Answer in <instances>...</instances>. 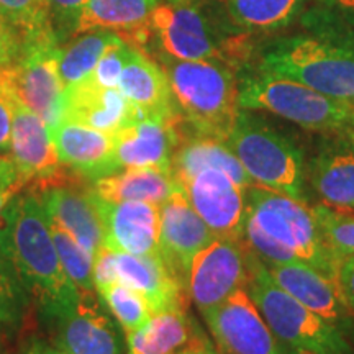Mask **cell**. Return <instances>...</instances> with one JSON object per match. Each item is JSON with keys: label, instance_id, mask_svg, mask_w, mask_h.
<instances>
[{"label": "cell", "instance_id": "1", "mask_svg": "<svg viewBox=\"0 0 354 354\" xmlns=\"http://www.w3.org/2000/svg\"><path fill=\"white\" fill-rule=\"evenodd\" d=\"M259 69L354 102V32L318 25L279 38L261 53Z\"/></svg>", "mask_w": 354, "mask_h": 354}, {"label": "cell", "instance_id": "2", "mask_svg": "<svg viewBox=\"0 0 354 354\" xmlns=\"http://www.w3.org/2000/svg\"><path fill=\"white\" fill-rule=\"evenodd\" d=\"M7 248L15 269L55 318L79 297L64 272L53 240L50 220L35 194L15 197L3 212Z\"/></svg>", "mask_w": 354, "mask_h": 354}, {"label": "cell", "instance_id": "3", "mask_svg": "<svg viewBox=\"0 0 354 354\" xmlns=\"http://www.w3.org/2000/svg\"><path fill=\"white\" fill-rule=\"evenodd\" d=\"M227 145L254 184L310 205L308 158L297 138L256 110L240 109Z\"/></svg>", "mask_w": 354, "mask_h": 354}, {"label": "cell", "instance_id": "4", "mask_svg": "<svg viewBox=\"0 0 354 354\" xmlns=\"http://www.w3.org/2000/svg\"><path fill=\"white\" fill-rule=\"evenodd\" d=\"M185 125L198 135L227 141L240 113V82L223 61H183L158 53Z\"/></svg>", "mask_w": 354, "mask_h": 354}, {"label": "cell", "instance_id": "5", "mask_svg": "<svg viewBox=\"0 0 354 354\" xmlns=\"http://www.w3.org/2000/svg\"><path fill=\"white\" fill-rule=\"evenodd\" d=\"M240 109L268 112L317 133L354 131V102L258 69L240 81Z\"/></svg>", "mask_w": 354, "mask_h": 354}, {"label": "cell", "instance_id": "6", "mask_svg": "<svg viewBox=\"0 0 354 354\" xmlns=\"http://www.w3.org/2000/svg\"><path fill=\"white\" fill-rule=\"evenodd\" d=\"M250 271L248 294L282 344L312 354H354L351 339L281 289L253 250Z\"/></svg>", "mask_w": 354, "mask_h": 354}, {"label": "cell", "instance_id": "7", "mask_svg": "<svg viewBox=\"0 0 354 354\" xmlns=\"http://www.w3.org/2000/svg\"><path fill=\"white\" fill-rule=\"evenodd\" d=\"M248 214L272 240L289 248L300 263L333 279L339 259L323 236L312 205L253 184L246 189Z\"/></svg>", "mask_w": 354, "mask_h": 354}, {"label": "cell", "instance_id": "8", "mask_svg": "<svg viewBox=\"0 0 354 354\" xmlns=\"http://www.w3.org/2000/svg\"><path fill=\"white\" fill-rule=\"evenodd\" d=\"M159 53L183 61H223L238 57L240 46L221 39L209 13L197 0H159L151 15Z\"/></svg>", "mask_w": 354, "mask_h": 354}, {"label": "cell", "instance_id": "9", "mask_svg": "<svg viewBox=\"0 0 354 354\" xmlns=\"http://www.w3.org/2000/svg\"><path fill=\"white\" fill-rule=\"evenodd\" d=\"M10 100V158L19 171L24 190L39 196L48 189L81 183L82 177L61 165L46 122L20 102L12 97Z\"/></svg>", "mask_w": 354, "mask_h": 354}, {"label": "cell", "instance_id": "10", "mask_svg": "<svg viewBox=\"0 0 354 354\" xmlns=\"http://www.w3.org/2000/svg\"><path fill=\"white\" fill-rule=\"evenodd\" d=\"M57 43L25 48L19 59L0 69V88L39 115L48 127L59 122L64 84L59 76Z\"/></svg>", "mask_w": 354, "mask_h": 354}, {"label": "cell", "instance_id": "11", "mask_svg": "<svg viewBox=\"0 0 354 354\" xmlns=\"http://www.w3.org/2000/svg\"><path fill=\"white\" fill-rule=\"evenodd\" d=\"M250 246L243 238H215L192 261L189 297L201 313L215 308L250 281Z\"/></svg>", "mask_w": 354, "mask_h": 354}, {"label": "cell", "instance_id": "12", "mask_svg": "<svg viewBox=\"0 0 354 354\" xmlns=\"http://www.w3.org/2000/svg\"><path fill=\"white\" fill-rule=\"evenodd\" d=\"M202 317L221 353L284 354V344L269 328L246 289L233 292Z\"/></svg>", "mask_w": 354, "mask_h": 354}, {"label": "cell", "instance_id": "13", "mask_svg": "<svg viewBox=\"0 0 354 354\" xmlns=\"http://www.w3.org/2000/svg\"><path fill=\"white\" fill-rule=\"evenodd\" d=\"M184 125L180 113L141 115L131 125L113 135L117 169L153 167L169 171Z\"/></svg>", "mask_w": 354, "mask_h": 354}, {"label": "cell", "instance_id": "14", "mask_svg": "<svg viewBox=\"0 0 354 354\" xmlns=\"http://www.w3.org/2000/svg\"><path fill=\"white\" fill-rule=\"evenodd\" d=\"M180 190L216 238H243L246 189L232 177L218 169H205L180 184Z\"/></svg>", "mask_w": 354, "mask_h": 354}, {"label": "cell", "instance_id": "15", "mask_svg": "<svg viewBox=\"0 0 354 354\" xmlns=\"http://www.w3.org/2000/svg\"><path fill=\"white\" fill-rule=\"evenodd\" d=\"M215 238L216 234L192 209L183 190H177L161 205L159 258L185 287L194 258Z\"/></svg>", "mask_w": 354, "mask_h": 354}, {"label": "cell", "instance_id": "16", "mask_svg": "<svg viewBox=\"0 0 354 354\" xmlns=\"http://www.w3.org/2000/svg\"><path fill=\"white\" fill-rule=\"evenodd\" d=\"M264 266L281 289L343 331L354 344V313L333 279L304 263H264Z\"/></svg>", "mask_w": 354, "mask_h": 354}, {"label": "cell", "instance_id": "17", "mask_svg": "<svg viewBox=\"0 0 354 354\" xmlns=\"http://www.w3.org/2000/svg\"><path fill=\"white\" fill-rule=\"evenodd\" d=\"M308 184L323 203L354 210V131L320 133L308 158Z\"/></svg>", "mask_w": 354, "mask_h": 354}, {"label": "cell", "instance_id": "18", "mask_svg": "<svg viewBox=\"0 0 354 354\" xmlns=\"http://www.w3.org/2000/svg\"><path fill=\"white\" fill-rule=\"evenodd\" d=\"M141 113L118 87H104L84 77L64 87L59 120H69L97 131L117 135L131 125Z\"/></svg>", "mask_w": 354, "mask_h": 354}, {"label": "cell", "instance_id": "19", "mask_svg": "<svg viewBox=\"0 0 354 354\" xmlns=\"http://www.w3.org/2000/svg\"><path fill=\"white\" fill-rule=\"evenodd\" d=\"M48 218L73 234L92 256L104 248L105 227L100 198L82 183L59 185L39 194Z\"/></svg>", "mask_w": 354, "mask_h": 354}, {"label": "cell", "instance_id": "20", "mask_svg": "<svg viewBox=\"0 0 354 354\" xmlns=\"http://www.w3.org/2000/svg\"><path fill=\"white\" fill-rule=\"evenodd\" d=\"M115 279L136 290L148 302L153 315L185 312L189 290L159 256L115 251Z\"/></svg>", "mask_w": 354, "mask_h": 354}, {"label": "cell", "instance_id": "21", "mask_svg": "<svg viewBox=\"0 0 354 354\" xmlns=\"http://www.w3.org/2000/svg\"><path fill=\"white\" fill-rule=\"evenodd\" d=\"M57 346L69 354H122L117 328L94 292L79 290L76 302L55 317Z\"/></svg>", "mask_w": 354, "mask_h": 354}, {"label": "cell", "instance_id": "22", "mask_svg": "<svg viewBox=\"0 0 354 354\" xmlns=\"http://www.w3.org/2000/svg\"><path fill=\"white\" fill-rule=\"evenodd\" d=\"M100 207L105 227L104 246L120 253L159 256L161 205L149 202H105L100 198Z\"/></svg>", "mask_w": 354, "mask_h": 354}, {"label": "cell", "instance_id": "23", "mask_svg": "<svg viewBox=\"0 0 354 354\" xmlns=\"http://www.w3.org/2000/svg\"><path fill=\"white\" fill-rule=\"evenodd\" d=\"M50 135L61 165L82 179L97 180L118 172L113 135L69 120L56 122Z\"/></svg>", "mask_w": 354, "mask_h": 354}, {"label": "cell", "instance_id": "24", "mask_svg": "<svg viewBox=\"0 0 354 354\" xmlns=\"http://www.w3.org/2000/svg\"><path fill=\"white\" fill-rule=\"evenodd\" d=\"M159 0H91L79 17L74 37L113 32L133 48L146 51L153 39L151 15Z\"/></svg>", "mask_w": 354, "mask_h": 354}, {"label": "cell", "instance_id": "25", "mask_svg": "<svg viewBox=\"0 0 354 354\" xmlns=\"http://www.w3.org/2000/svg\"><path fill=\"white\" fill-rule=\"evenodd\" d=\"M205 169H218L225 172L234 183L245 189L254 184L245 167L241 166L236 154L230 149L227 141L214 138V136L198 135L190 130L187 125H184L183 138H180V143L171 161V176L180 187V184Z\"/></svg>", "mask_w": 354, "mask_h": 354}, {"label": "cell", "instance_id": "26", "mask_svg": "<svg viewBox=\"0 0 354 354\" xmlns=\"http://www.w3.org/2000/svg\"><path fill=\"white\" fill-rule=\"evenodd\" d=\"M118 88L141 115L179 113L162 66L148 51L133 48Z\"/></svg>", "mask_w": 354, "mask_h": 354}, {"label": "cell", "instance_id": "27", "mask_svg": "<svg viewBox=\"0 0 354 354\" xmlns=\"http://www.w3.org/2000/svg\"><path fill=\"white\" fill-rule=\"evenodd\" d=\"M94 190L105 202H149L162 205L180 187L169 171L141 167L100 177L95 180Z\"/></svg>", "mask_w": 354, "mask_h": 354}, {"label": "cell", "instance_id": "28", "mask_svg": "<svg viewBox=\"0 0 354 354\" xmlns=\"http://www.w3.org/2000/svg\"><path fill=\"white\" fill-rule=\"evenodd\" d=\"M198 342L185 312L156 313L140 330L127 333L128 354H179L190 344L196 349Z\"/></svg>", "mask_w": 354, "mask_h": 354}, {"label": "cell", "instance_id": "29", "mask_svg": "<svg viewBox=\"0 0 354 354\" xmlns=\"http://www.w3.org/2000/svg\"><path fill=\"white\" fill-rule=\"evenodd\" d=\"M228 17L248 33H277L294 25L308 0H225Z\"/></svg>", "mask_w": 354, "mask_h": 354}, {"label": "cell", "instance_id": "30", "mask_svg": "<svg viewBox=\"0 0 354 354\" xmlns=\"http://www.w3.org/2000/svg\"><path fill=\"white\" fill-rule=\"evenodd\" d=\"M120 38L113 32H88L77 35L59 46V76L64 87L76 84L94 71L99 59L110 44Z\"/></svg>", "mask_w": 354, "mask_h": 354}, {"label": "cell", "instance_id": "31", "mask_svg": "<svg viewBox=\"0 0 354 354\" xmlns=\"http://www.w3.org/2000/svg\"><path fill=\"white\" fill-rule=\"evenodd\" d=\"M0 17L24 39V50L35 44L57 43L46 0H0Z\"/></svg>", "mask_w": 354, "mask_h": 354}, {"label": "cell", "instance_id": "32", "mask_svg": "<svg viewBox=\"0 0 354 354\" xmlns=\"http://www.w3.org/2000/svg\"><path fill=\"white\" fill-rule=\"evenodd\" d=\"M50 228L64 272L77 287V290L94 292V256L56 221L50 220Z\"/></svg>", "mask_w": 354, "mask_h": 354}, {"label": "cell", "instance_id": "33", "mask_svg": "<svg viewBox=\"0 0 354 354\" xmlns=\"http://www.w3.org/2000/svg\"><path fill=\"white\" fill-rule=\"evenodd\" d=\"M100 297L107 304L110 312L113 313L125 333L140 330L153 318V312L146 300L136 290L122 284L113 282L105 287H100Z\"/></svg>", "mask_w": 354, "mask_h": 354}, {"label": "cell", "instance_id": "34", "mask_svg": "<svg viewBox=\"0 0 354 354\" xmlns=\"http://www.w3.org/2000/svg\"><path fill=\"white\" fill-rule=\"evenodd\" d=\"M312 212L333 253L339 259L354 254V210L318 202Z\"/></svg>", "mask_w": 354, "mask_h": 354}, {"label": "cell", "instance_id": "35", "mask_svg": "<svg viewBox=\"0 0 354 354\" xmlns=\"http://www.w3.org/2000/svg\"><path fill=\"white\" fill-rule=\"evenodd\" d=\"M131 51L133 46L123 41L122 38H118L117 41L110 44L105 50L94 71L88 74V77L99 86L118 87V81H120L123 69H125L128 59H130Z\"/></svg>", "mask_w": 354, "mask_h": 354}, {"label": "cell", "instance_id": "36", "mask_svg": "<svg viewBox=\"0 0 354 354\" xmlns=\"http://www.w3.org/2000/svg\"><path fill=\"white\" fill-rule=\"evenodd\" d=\"M88 2L91 0H46L51 28L57 43L61 44L74 37L79 17Z\"/></svg>", "mask_w": 354, "mask_h": 354}, {"label": "cell", "instance_id": "37", "mask_svg": "<svg viewBox=\"0 0 354 354\" xmlns=\"http://www.w3.org/2000/svg\"><path fill=\"white\" fill-rule=\"evenodd\" d=\"M24 53V39L8 21L0 17V69L15 63Z\"/></svg>", "mask_w": 354, "mask_h": 354}, {"label": "cell", "instance_id": "38", "mask_svg": "<svg viewBox=\"0 0 354 354\" xmlns=\"http://www.w3.org/2000/svg\"><path fill=\"white\" fill-rule=\"evenodd\" d=\"M335 282L342 292L344 302L354 313V254L344 256L339 261Z\"/></svg>", "mask_w": 354, "mask_h": 354}, {"label": "cell", "instance_id": "39", "mask_svg": "<svg viewBox=\"0 0 354 354\" xmlns=\"http://www.w3.org/2000/svg\"><path fill=\"white\" fill-rule=\"evenodd\" d=\"M17 292L10 277L0 269V322H12L17 315Z\"/></svg>", "mask_w": 354, "mask_h": 354}, {"label": "cell", "instance_id": "40", "mask_svg": "<svg viewBox=\"0 0 354 354\" xmlns=\"http://www.w3.org/2000/svg\"><path fill=\"white\" fill-rule=\"evenodd\" d=\"M12 100L0 88V153L10 151V133H12Z\"/></svg>", "mask_w": 354, "mask_h": 354}, {"label": "cell", "instance_id": "41", "mask_svg": "<svg viewBox=\"0 0 354 354\" xmlns=\"http://www.w3.org/2000/svg\"><path fill=\"white\" fill-rule=\"evenodd\" d=\"M320 2L342 19L354 21V0H320Z\"/></svg>", "mask_w": 354, "mask_h": 354}, {"label": "cell", "instance_id": "42", "mask_svg": "<svg viewBox=\"0 0 354 354\" xmlns=\"http://www.w3.org/2000/svg\"><path fill=\"white\" fill-rule=\"evenodd\" d=\"M24 354H69V353H66L64 349H61L59 346H50V344L38 342L32 344V346L26 349Z\"/></svg>", "mask_w": 354, "mask_h": 354}, {"label": "cell", "instance_id": "43", "mask_svg": "<svg viewBox=\"0 0 354 354\" xmlns=\"http://www.w3.org/2000/svg\"><path fill=\"white\" fill-rule=\"evenodd\" d=\"M19 190L13 187H7V185H0V216H3V212H6L7 205L10 203L13 198L19 196Z\"/></svg>", "mask_w": 354, "mask_h": 354}, {"label": "cell", "instance_id": "44", "mask_svg": "<svg viewBox=\"0 0 354 354\" xmlns=\"http://www.w3.org/2000/svg\"><path fill=\"white\" fill-rule=\"evenodd\" d=\"M198 348H201L202 354H225V353H221L218 348L212 346V344H210L209 342H207L205 338L201 339V343H198Z\"/></svg>", "mask_w": 354, "mask_h": 354}, {"label": "cell", "instance_id": "45", "mask_svg": "<svg viewBox=\"0 0 354 354\" xmlns=\"http://www.w3.org/2000/svg\"><path fill=\"white\" fill-rule=\"evenodd\" d=\"M284 354H312L308 351H304V349H297V348H292L284 344Z\"/></svg>", "mask_w": 354, "mask_h": 354}, {"label": "cell", "instance_id": "46", "mask_svg": "<svg viewBox=\"0 0 354 354\" xmlns=\"http://www.w3.org/2000/svg\"><path fill=\"white\" fill-rule=\"evenodd\" d=\"M179 354H202V351H201V348H196V349H187V351H183V353H179Z\"/></svg>", "mask_w": 354, "mask_h": 354}]
</instances>
